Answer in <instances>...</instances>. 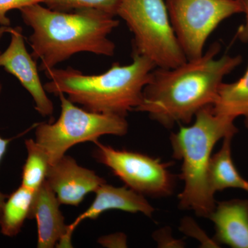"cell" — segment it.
Returning <instances> with one entry per match:
<instances>
[{
    "mask_svg": "<svg viewBox=\"0 0 248 248\" xmlns=\"http://www.w3.org/2000/svg\"><path fill=\"white\" fill-rule=\"evenodd\" d=\"M99 244L106 247H126V236L124 234H115L103 236L98 241Z\"/></svg>",
    "mask_w": 248,
    "mask_h": 248,
    "instance_id": "20",
    "label": "cell"
},
{
    "mask_svg": "<svg viewBox=\"0 0 248 248\" xmlns=\"http://www.w3.org/2000/svg\"><path fill=\"white\" fill-rule=\"evenodd\" d=\"M35 192L20 186L8 196L0 214V231L4 236L13 237L20 232L24 221L29 218Z\"/></svg>",
    "mask_w": 248,
    "mask_h": 248,
    "instance_id": "16",
    "label": "cell"
},
{
    "mask_svg": "<svg viewBox=\"0 0 248 248\" xmlns=\"http://www.w3.org/2000/svg\"><path fill=\"white\" fill-rule=\"evenodd\" d=\"M155 68L151 60L133 53L130 64L115 63L99 75L86 76L71 67L52 68L45 72L50 81L44 86L55 95L66 94L70 101L90 112L125 117L141 104Z\"/></svg>",
    "mask_w": 248,
    "mask_h": 248,
    "instance_id": "3",
    "label": "cell"
},
{
    "mask_svg": "<svg viewBox=\"0 0 248 248\" xmlns=\"http://www.w3.org/2000/svg\"><path fill=\"white\" fill-rule=\"evenodd\" d=\"M209 218L215 226L214 240L233 248H248V200L218 203Z\"/></svg>",
    "mask_w": 248,
    "mask_h": 248,
    "instance_id": "13",
    "label": "cell"
},
{
    "mask_svg": "<svg viewBox=\"0 0 248 248\" xmlns=\"http://www.w3.org/2000/svg\"><path fill=\"white\" fill-rule=\"evenodd\" d=\"M1 53V52H0ZM1 85L0 84V93H1Z\"/></svg>",
    "mask_w": 248,
    "mask_h": 248,
    "instance_id": "25",
    "label": "cell"
},
{
    "mask_svg": "<svg viewBox=\"0 0 248 248\" xmlns=\"http://www.w3.org/2000/svg\"><path fill=\"white\" fill-rule=\"evenodd\" d=\"M221 46L215 42L200 58L175 68H156L135 111L148 114L166 128L190 124L203 108L213 105L225 77L242 63L240 55L217 58Z\"/></svg>",
    "mask_w": 248,
    "mask_h": 248,
    "instance_id": "1",
    "label": "cell"
},
{
    "mask_svg": "<svg viewBox=\"0 0 248 248\" xmlns=\"http://www.w3.org/2000/svg\"><path fill=\"white\" fill-rule=\"evenodd\" d=\"M195 118L192 125L181 126L170 138L173 157L182 161L179 177L184 187L178 199L180 208L209 218L216 206L208 184L212 153L217 142L229 135L234 136L238 129L234 119L215 113L213 105L201 109Z\"/></svg>",
    "mask_w": 248,
    "mask_h": 248,
    "instance_id": "4",
    "label": "cell"
},
{
    "mask_svg": "<svg viewBox=\"0 0 248 248\" xmlns=\"http://www.w3.org/2000/svg\"><path fill=\"white\" fill-rule=\"evenodd\" d=\"M46 180L60 204L78 206L90 192L105 184L94 171L81 167L72 156L64 155L49 166Z\"/></svg>",
    "mask_w": 248,
    "mask_h": 248,
    "instance_id": "10",
    "label": "cell"
},
{
    "mask_svg": "<svg viewBox=\"0 0 248 248\" xmlns=\"http://www.w3.org/2000/svg\"><path fill=\"white\" fill-rule=\"evenodd\" d=\"M244 190L248 192V182H247V184H246V187H245Z\"/></svg>",
    "mask_w": 248,
    "mask_h": 248,
    "instance_id": "24",
    "label": "cell"
},
{
    "mask_svg": "<svg viewBox=\"0 0 248 248\" xmlns=\"http://www.w3.org/2000/svg\"><path fill=\"white\" fill-rule=\"evenodd\" d=\"M60 203L46 180L35 192L29 218L36 220L37 248H53L66 236L67 226Z\"/></svg>",
    "mask_w": 248,
    "mask_h": 248,
    "instance_id": "12",
    "label": "cell"
},
{
    "mask_svg": "<svg viewBox=\"0 0 248 248\" xmlns=\"http://www.w3.org/2000/svg\"><path fill=\"white\" fill-rule=\"evenodd\" d=\"M22 29L12 28L9 46L0 53V67L19 80L35 103V110L44 117L53 114V102L41 82L38 68L32 55L26 48Z\"/></svg>",
    "mask_w": 248,
    "mask_h": 248,
    "instance_id": "9",
    "label": "cell"
},
{
    "mask_svg": "<svg viewBox=\"0 0 248 248\" xmlns=\"http://www.w3.org/2000/svg\"><path fill=\"white\" fill-rule=\"evenodd\" d=\"M117 16L133 32V53L156 68H175L187 61L164 0H122Z\"/></svg>",
    "mask_w": 248,
    "mask_h": 248,
    "instance_id": "5",
    "label": "cell"
},
{
    "mask_svg": "<svg viewBox=\"0 0 248 248\" xmlns=\"http://www.w3.org/2000/svg\"><path fill=\"white\" fill-rule=\"evenodd\" d=\"M12 140L13 139H4L0 137V162H1L3 156H4L5 153L7 151L8 146ZM7 198V195H4L2 192H0V214H1L3 205H4Z\"/></svg>",
    "mask_w": 248,
    "mask_h": 248,
    "instance_id": "22",
    "label": "cell"
},
{
    "mask_svg": "<svg viewBox=\"0 0 248 248\" xmlns=\"http://www.w3.org/2000/svg\"><path fill=\"white\" fill-rule=\"evenodd\" d=\"M45 0H0V25L11 26V20L7 17V13L11 10H19L29 5L41 4Z\"/></svg>",
    "mask_w": 248,
    "mask_h": 248,
    "instance_id": "19",
    "label": "cell"
},
{
    "mask_svg": "<svg viewBox=\"0 0 248 248\" xmlns=\"http://www.w3.org/2000/svg\"><path fill=\"white\" fill-rule=\"evenodd\" d=\"M232 135L223 139L221 149L212 155L208 169V184L215 195L228 188L245 190L248 181L245 180L235 167L232 157Z\"/></svg>",
    "mask_w": 248,
    "mask_h": 248,
    "instance_id": "14",
    "label": "cell"
},
{
    "mask_svg": "<svg viewBox=\"0 0 248 248\" xmlns=\"http://www.w3.org/2000/svg\"><path fill=\"white\" fill-rule=\"evenodd\" d=\"M27 158L23 166L21 186L36 192L45 182L50 164L46 153L35 140L25 141Z\"/></svg>",
    "mask_w": 248,
    "mask_h": 248,
    "instance_id": "17",
    "label": "cell"
},
{
    "mask_svg": "<svg viewBox=\"0 0 248 248\" xmlns=\"http://www.w3.org/2000/svg\"><path fill=\"white\" fill-rule=\"evenodd\" d=\"M166 4L187 60L201 58L208 37L218 26L243 13L241 0H166Z\"/></svg>",
    "mask_w": 248,
    "mask_h": 248,
    "instance_id": "7",
    "label": "cell"
},
{
    "mask_svg": "<svg viewBox=\"0 0 248 248\" xmlns=\"http://www.w3.org/2000/svg\"><path fill=\"white\" fill-rule=\"evenodd\" d=\"M122 0H45L48 9L61 12L83 9H94L117 16Z\"/></svg>",
    "mask_w": 248,
    "mask_h": 248,
    "instance_id": "18",
    "label": "cell"
},
{
    "mask_svg": "<svg viewBox=\"0 0 248 248\" xmlns=\"http://www.w3.org/2000/svg\"><path fill=\"white\" fill-rule=\"evenodd\" d=\"M214 112L236 120L243 117L248 128V63L244 76L232 83H222L213 104Z\"/></svg>",
    "mask_w": 248,
    "mask_h": 248,
    "instance_id": "15",
    "label": "cell"
},
{
    "mask_svg": "<svg viewBox=\"0 0 248 248\" xmlns=\"http://www.w3.org/2000/svg\"><path fill=\"white\" fill-rule=\"evenodd\" d=\"M61 114L53 124H37L35 141L48 156L50 166L66 155L68 149L80 143L97 141L104 135L124 136L128 131L125 117L90 112L58 94Z\"/></svg>",
    "mask_w": 248,
    "mask_h": 248,
    "instance_id": "6",
    "label": "cell"
},
{
    "mask_svg": "<svg viewBox=\"0 0 248 248\" xmlns=\"http://www.w3.org/2000/svg\"><path fill=\"white\" fill-rule=\"evenodd\" d=\"M11 30H12V28L11 27H3V26H1V27H0V40L2 38L3 36H4L5 34L10 33Z\"/></svg>",
    "mask_w": 248,
    "mask_h": 248,
    "instance_id": "23",
    "label": "cell"
},
{
    "mask_svg": "<svg viewBox=\"0 0 248 248\" xmlns=\"http://www.w3.org/2000/svg\"><path fill=\"white\" fill-rule=\"evenodd\" d=\"M243 6V13L246 15V21L240 26L236 32V36L241 42H248V0H241Z\"/></svg>",
    "mask_w": 248,
    "mask_h": 248,
    "instance_id": "21",
    "label": "cell"
},
{
    "mask_svg": "<svg viewBox=\"0 0 248 248\" xmlns=\"http://www.w3.org/2000/svg\"><path fill=\"white\" fill-rule=\"evenodd\" d=\"M93 156L109 168L129 188L144 196L166 197L172 195L174 179L169 171L172 162L128 151H120L97 141Z\"/></svg>",
    "mask_w": 248,
    "mask_h": 248,
    "instance_id": "8",
    "label": "cell"
},
{
    "mask_svg": "<svg viewBox=\"0 0 248 248\" xmlns=\"http://www.w3.org/2000/svg\"><path fill=\"white\" fill-rule=\"evenodd\" d=\"M95 199L86 211L78 216L74 221L67 226L66 236L58 248H72V236L78 226L86 219H96L104 212L119 210L130 213H142L152 217L153 208L145 196L127 187H117L105 184L95 190Z\"/></svg>",
    "mask_w": 248,
    "mask_h": 248,
    "instance_id": "11",
    "label": "cell"
},
{
    "mask_svg": "<svg viewBox=\"0 0 248 248\" xmlns=\"http://www.w3.org/2000/svg\"><path fill=\"white\" fill-rule=\"evenodd\" d=\"M23 21L32 29L29 37L32 58L46 71L76 53L88 52L113 56L115 45L108 37L120 21L103 11L83 9L54 11L40 4L19 9Z\"/></svg>",
    "mask_w": 248,
    "mask_h": 248,
    "instance_id": "2",
    "label": "cell"
}]
</instances>
